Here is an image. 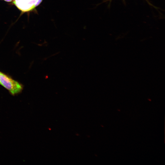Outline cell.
Returning a JSON list of instances; mask_svg holds the SVG:
<instances>
[{
    "instance_id": "277c9868",
    "label": "cell",
    "mask_w": 165,
    "mask_h": 165,
    "mask_svg": "<svg viewBox=\"0 0 165 165\" xmlns=\"http://www.w3.org/2000/svg\"><path fill=\"white\" fill-rule=\"evenodd\" d=\"M14 0H13V1H14Z\"/></svg>"
},
{
    "instance_id": "7a4b0ae2",
    "label": "cell",
    "mask_w": 165,
    "mask_h": 165,
    "mask_svg": "<svg viewBox=\"0 0 165 165\" xmlns=\"http://www.w3.org/2000/svg\"><path fill=\"white\" fill-rule=\"evenodd\" d=\"M43 0H14L13 4L21 13L33 11L42 2Z\"/></svg>"
},
{
    "instance_id": "6da1fadb",
    "label": "cell",
    "mask_w": 165,
    "mask_h": 165,
    "mask_svg": "<svg viewBox=\"0 0 165 165\" xmlns=\"http://www.w3.org/2000/svg\"><path fill=\"white\" fill-rule=\"evenodd\" d=\"M0 84L13 96L20 93L23 88L21 84L0 71Z\"/></svg>"
},
{
    "instance_id": "3957f363",
    "label": "cell",
    "mask_w": 165,
    "mask_h": 165,
    "mask_svg": "<svg viewBox=\"0 0 165 165\" xmlns=\"http://www.w3.org/2000/svg\"><path fill=\"white\" fill-rule=\"evenodd\" d=\"M5 2H11L13 1V0H4Z\"/></svg>"
}]
</instances>
